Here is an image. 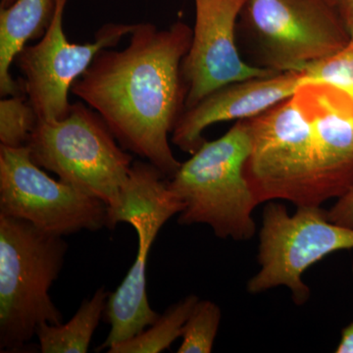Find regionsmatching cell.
I'll return each mask as SVG.
<instances>
[{"label": "cell", "mask_w": 353, "mask_h": 353, "mask_svg": "<svg viewBox=\"0 0 353 353\" xmlns=\"http://www.w3.org/2000/svg\"><path fill=\"white\" fill-rule=\"evenodd\" d=\"M192 38V28L182 21L165 30L152 23L134 24L126 48L99 51L71 88L101 116L127 152L168 180L182 164L169 134L185 109L182 64Z\"/></svg>", "instance_id": "6da1fadb"}, {"label": "cell", "mask_w": 353, "mask_h": 353, "mask_svg": "<svg viewBox=\"0 0 353 353\" xmlns=\"http://www.w3.org/2000/svg\"><path fill=\"white\" fill-rule=\"evenodd\" d=\"M250 119L236 121L215 141L203 143L168 180L183 203L180 225L204 224L221 239L248 241L254 236L252 212L259 202L245 165L252 152Z\"/></svg>", "instance_id": "7a4b0ae2"}, {"label": "cell", "mask_w": 353, "mask_h": 353, "mask_svg": "<svg viewBox=\"0 0 353 353\" xmlns=\"http://www.w3.org/2000/svg\"><path fill=\"white\" fill-rule=\"evenodd\" d=\"M63 238L0 214V352H22L39 325L63 323L50 294L68 250Z\"/></svg>", "instance_id": "3957f363"}, {"label": "cell", "mask_w": 353, "mask_h": 353, "mask_svg": "<svg viewBox=\"0 0 353 353\" xmlns=\"http://www.w3.org/2000/svg\"><path fill=\"white\" fill-rule=\"evenodd\" d=\"M183 209L161 171L145 160L134 161L119 201L108 208L106 228L114 230L121 222L131 225L138 234V253L126 277L109 296L104 317L110 333L97 352L141 334L159 317L146 292L148 256L160 230Z\"/></svg>", "instance_id": "277c9868"}, {"label": "cell", "mask_w": 353, "mask_h": 353, "mask_svg": "<svg viewBox=\"0 0 353 353\" xmlns=\"http://www.w3.org/2000/svg\"><path fill=\"white\" fill-rule=\"evenodd\" d=\"M32 161L113 208L134 160L99 113L72 103L61 119L39 120L27 145Z\"/></svg>", "instance_id": "5b68a950"}, {"label": "cell", "mask_w": 353, "mask_h": 353, "mask_svg": "<svg viewBox=\"0 0 353 353\" xmlns=\"http://www.w3.org/2000/svg\"><path fill=\"white\" fill-rule=\"evenodd\" d=\"M250 123L252 145L245 176L259 203L287 201L296 208L321 206L314 131L299 92Z\"/></svg>", "instance_id": "8992f818"}, {"label": "cell", "mask_w": 353, "mask_h": 353, "mask_svg": "<svg viewBox=\"0 0 353 353\" xmlns=\"http://www.w3.org/2000/svg\"><path fill=\"white\" fill-rule=\"evenodd\" d=\"M238 28L255 66L301 72L350 43L331 0H248Z\"/></svg>", "instance_id": "52a82bcc"}, {"label": "cell", "mask_w": 353, "mask_h": 353, "mask_svg": "<svg viewBox=\"0 0 353 353\" xmlns=\"http://www.w3.org/2000/svg\"><path fill=\"white\" fill-rule=\"evenodd\" d=\"M353 250V229L332 222L321 206H299L290 214L285 205L269 202L259 233L260 270L248 283V290L260 294L284 285L294 303L310 297L303 276L331 253Z\"/></svg>", "instance_id": "ba28073f"}, {"label": "cell", "mask_w": 353, "mask_h": 353, "mask_svg": "<svg viewBox=\"0 0 353 353\" xmlns=\"http://www.w3.org/2000/svg\"><path fill=\"white\" fill-rule=\"evenodd\" d=\"M105 202L51 178L27 146L0 145V214L27 221L57 236L106 227Z\"/></svg>", "instance_id": "9c48e42d"}, {"label": "cell", "mask_w": 353, "mask_h": 353, "mask_svg": "<svg viewBox=\"0 0 353 353\" xmlns=\"http://www.w3.org/2000/svg\"><path fill=\"white\" fill-rule=\"evenodd\" d=\"M67 2L57 0V12L48 32L36 44L26 46L14 61L39 120L65 117L72 105L69 92L77 79L87 71L99 51L115 48L134 28V24L108 23L97 32L92 43H70L63 29Z\"/></svg>", "instance_id": "30bf717a"}, {"label": "cell", "mask_w": 353, "mask_h": 353, "mask_svg": "<svg viewBox=\"0 0 353 353\" xmlns=\"http://www.w3.org/2000/svg\"><path fill=\"white\" fill-rule=\"evenodd\" d=\"M246 1L194 0L196 22L182 64L188 90L185 109L229 83L278 74L248 63L241 57L236 36Z\"/></svg>", "instance_id": "8fae6325"}, {"label": "cell", "mask_w": 353, "mask_h": 353, "mask_svg": "<svg viewBox=\"0 0 353 353\" xmlns=\"http://www.w3.org/2000/svg\"><path fill=\"white\" fill-rule=\"evenodd\" d=\"M303 85L301 72H284L224 85L183 111L172 132V143L192 154L205 143L203 132L208 127L261 115L292 97Z\"/></svg>", "instance_id": "7c38bea8"}, {"label": "cell", "mask_w": 353, "mask_h": 353, "mask_svg": "<svg viewBox=\"0 0 353 353\" xmlns=\"http://www.w3.org/2000/svg\"><path fill=\"white\" fill-rule=\"evenodd\" d=\"M297 92L312 121L320 204L341 199L353 189V102L321 83H305Z\"/></svg>", "instance_id": "4fadbf2b"}, {"label": "cell", "mask_w": 353, "mask_h": 353, "mask_svg": "<svg viewBox=\"0 0 353 353\" xmlns=\"http://www.w3.org/2000/svg\"><path fill=\"white\" fill-rule=\"evenodd\" d=\"M57 0H16L0 9V95L25 94L14 80L11 66L28 41L43 38L57 12Z\"/></svg>", "instance_id": "5bb4252c"}, {"label": "cell", "mask_w": 353, "mask_h": 353, "mask_svg": "<svg viewBox=\"0 0 353 353\" xmlns=\"http://www.w3.org/2000/svg\"><path fill=\"white\" fill-rule=\"evenodd\" d=\"M111 292L101 287L90 299H83L76 314L67 324L43 323L37 330L43 353H85L101 318Z\"/></svg>", "instance_id": "9a60e30c"}, {"label": "cell", "mask_w": 353, "mask_h": 353, "mask_svg": "<svg viewBox=\"0 0 353 353\" xmlns=\"http://www.w3.org/2000/svg\"><path fill=\"white\" fill-rule=\"evenodd\" d=\"M199 301L194 294L174 303L141 334L108 348V353H159L169 350L182 332L192 309Z\"/></svg>", "instance_id": "2e32d148"}, {"label": "cell", "mask_w": 353, "mask_h": 353, "mask_svg": "<svg viewBox=\"0 0 353 353\" xmlns=\"http://www.w3.org/2000/svg\"><path fill=\"white\" fill-rule=\"evenodd\" d=\"M221 322V309L210 301H197L182 332L178 353H210Z\"/></svg>", "instance_id": "e0dca14e"}, {"label": "cell", "mask_w": 353, "mask_h": 353, "mask_svg": "<svg viewBox=\"0 0 353 353\" xmlns=\"http://www.w3.org/2000/svg\"><path fill=\"white\" fill-rule=\"evenodd\" d=\"M305 83H321L343 92L353 102V41L345 48L306 65Z\"/></svg>", "instance_id": "ac0fdd59"}, {"label": "cell", "mask_w": 353, "mask_h": 353, "mask_svg": "<svg viewBox=\"0 0 353 353\" xmlns=\"http://www.w3.org/2000/svg\"><path fill=\"white\" fill-rule=\"evenodd\" d=\"M26 94L2 97L0 101V145L25 146L39 122Z\"/></svg>", "instance_id": "d6986e66"}, {"label": "cell", "mask_w": 353, "mask_h": 353, "mask_svg": "<svg viewBox=\"0 0 353 353\" xmlns=\"http://www.w3.org/2000/svg\"><path fill=\"white\" fill-rule=\"evenodd\" d=\"M328 217L336 224L353 229V189L336 201L328 211Z\"/></svg>", "instance_id": "ffe728a7"}, {"label": "cell", "mask_w": 353, "mask_h": 353, "mask_svg": "<svg viewBox=\"0 0 353 353\" xmlns=\"http://www.w3.org/2000/svg\"><path fill=\"white\" fill-rule=\"evenodd\" d=\"M353 41V0H331Z\"/></svg>", "instance_id": "44dd1931"}, {"label": "cell", "mask_w": 353, "mask_h": 353, "mask_svg": "<svg viewBox=\"0 0 353 353\" xmlns=\"http://www.w3.org/2000/svg\"><path fill=\"white\" fill-rule=\"evenodd\" d=\"M336 353H353V321L341 331L340 343Z\"/></svg>", "instance_id": "7402d4cb"}, {"label": "cell", "mask_w": 353, "mask_h": 353, "mask_svg": "<svg viewBox=\"0 0 353 353\" xmlns=\"http://www.w3.org/2000/svg\"><path fill=\"white\" fill-rule=\"evenodd\" d=\"M16 0H0V9L7 8L13 4Z\"/></svg>", "instance_id": "603a6c76"}]
</instances>
